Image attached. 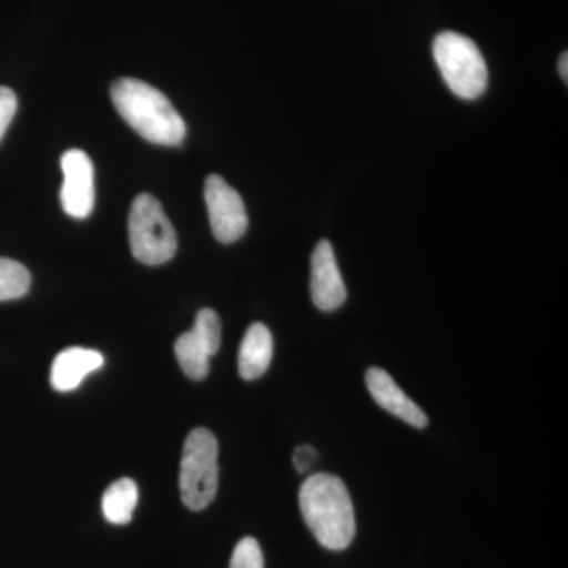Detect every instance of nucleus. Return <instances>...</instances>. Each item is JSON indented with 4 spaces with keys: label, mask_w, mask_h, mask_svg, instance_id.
I'll return each instance as SVG.
<instances>
[{
    "label": "nucleus",
    "mask_w": 568,
    "mask_h": 568,
    "mask_svg": "<svg viewBox=\"0 0 568 568\" xmlns=\"http://www.w3.org/2000/svg\"><path fill=\"white\" fill-rule=\"evenodd\" d=\"M312 298L321 312H335L346 301V286L336 263L334 246L321 241L312 256Z\"/></svg>",
    "instance_id": "6e6552de"
},
{
    "label": "nucleus",
    "mask_w": 568,
    "mask_h": 568,
    "mask_svg": "<svg viewBox=\"0 0 568 568\" xmlns=\"http://www.w3.org/2000/svg\"><path fill=\"white\" fill-rule=\"evenodd\" d=\"M111 99L123 121L144 140L160 145H179L185 140L182 115L148 82L121 78L112 84Z\"/></svg>",
    "instance_id": "f257e3e1"
},
{
    "label": "nucleus",
    "mask_w": 568,
    "mask_h": 568,
    "mask_svg": "<svg viewBox=\"0 0 568 568\" xmlns=\"http://www.w3.org/2000/svg\"><path fill=\"white\" fill-rule=\"evenodd\" d=\"M204 197L216 241L237 242L248 230V215L241 194L222 175L211 174L205 181Z\"/></svg>",
    "instance_id": "423d86ee"
},
{
    "label": "nucleus",
    "mask_w": 568,
    "mask_h": 568,
    "mask_svg": "<svg viewBox=\"0 0 568 568\" xmlns=\"http://www.w3.org/2000/svg\"><path fill=\"white\" fill-rule=\"evenodd\" d=\"M559 73L564 81H568V54L564 52L562 58L559 61Z\"/></svg>",
    "instance_id": "6ab92c4d"
},
{
    "label": "nucleus",
    "mask_w": 568,
    "mask_h": 568,
    "mask_svg": "<svg viewBox=\"0 0 568 568\" xmlns=\"http://www.w3.org/2000/svg\"><path fill=\"white\" fill-rule=\"evenodd\" d=\"M138 499H140V493H138V485L132 478H121V480L114 481L103 495L104 518L111 525H129L132 521L134 508L138 506Z\"/></svg>",
    "instance_id": "f8f14e48"
},
{
    "label": "nucleus",
    "mask_w": 568,
    "mask_h": 568,
    "mask_svg": "<svg viewBox=\"0 0 568 568\" xmlns=\"http://www.w3.org/2000/svg\"><path fill=\"white\" fill-rule=\"evenodd\" d=\"M365 381L369 395L387 413L394 414L395 417L402 418L407 425L416 426L418 429L428 425V417L424 410L398 387L387 372L373 366L366 372Z\"/></svg>",
    "instance_id": "1a4fd4ad"
},
{
    "label": "nucleus",
    "mask_w": 568,
    "mask_h": 568,
    "mask_svg": "<svg viewBox=\"0 0 568 568\" xmlns=\"http://www.w3.org/2000/svg\"><path fill=\"white\" fill-rule=\"evenodd\" d=\"M433 55L448 89L459 99L476 100L487 91V62L469 37L440 32L433 43Z\"/></svg>",
    "instance_id": "7ed1b4c3"
},
{
    "label": "nucleus",
    "mask_w": 568,
    "mask_h": 568,
    "mask_svg": "<svg viewBox=\"0 0 568 568\" xmlns=\"http://www.w3.org/2000/svg\"><path fill=\"white\" fill-rule=\"evenodd\" d=\"M230 568H264L263 549L256 538L245 537L239 541Z\"/></svg>",
    "instance_id": "dca6fc26"
},
{
    "label": "nucleus",
    "mask_w": 568,
    "mask_h": 568,
    "mask_svg": "<svg viewBox=\"0 0 568 568\" xmlns=\"http://www.w3.org/2000/svg\"><path fill=\"white\" fill-rule=\"evenodd\" d=\"M317 459V452L315 447L304 444L295 448L293 463L297 473L304 474L306 470L312 469Z\"/></svg>",
    "instance_id": "a211bd4d"
},
{
    "label": "nucleus",
    "mask_w": 568,
    "mask_h": 568,
    "mask_svg": "<svg viewBox=\"0 0 568 568\" xmlns=\"http://www.w3.org/2000/svg\"><path fill=\"white\" fill-rule=\"evenodd\" d=\"M103 364L104 357L99 351L69 347L52 362L51 386L58 392L74 390L85 377L102 368Z\"/></svg>",
    "instance_id": "9d476101"
},
{
    "label": "nucleus",
    "mask_w": 568,
    "mask_h": 568,
    "mask_svg": "<svg viewBox=\"0 0 568 568\" xmlns=\"http://www.w3.org/2000/svg\"><path fill=\"white\" fill-rule=\"evenodd\" d=\"M130 246L142 264L162 265L178 252V234L152 194L142 193L133 201L129 216Z\"/></svg>",
    "instance_id": "39448f33"
},
{
    "label": "nucleus",
    "mask_w": 568,
    "mask_h": 568,
    "mask_svg": "<svg viewBox=\"0 0 568 568\" xmlns=\"http://www.w3.org/2000/svg\"><path fill=\"white\" fill-rule=\"evenodd\" d=\"M181 496L190 510L211 506L219 491V443L207 428H196L186 437L181 462Z\"/></svg>",
    "instance_id": "20e7f679"
},
{
    "label": "nucleus",
    "mask_w": 568,
    "mask_h": 568,
    "mask_svg": "<svg viewBox=\"0 0 568 568\" xmlns=\"http://www.w3.org/2000/svg\"><path fill=\"white\" fill-rule=\"evenodd\" d=\"M306 526L324 548L342 551L355 536L353 500L346 485L332 474L306 478L298 493Z\"/></svg>",
    "instance_id": "f03ea898"
},
{
    "label": "nucleus",
    "mask_w": 568,
    "mask_h": 568,
    "mask_svg": "<svg viewBox=\"0 0 568 568\" xmlns=\"http://www.w3.org/2000/svg\"><path fill=\"white\" fill-rule=\"evenodd\" d=\"M63 185L61 203L67 215L88 219L95 204L93 189V163L91 156L80 149H70L62 155Z\"/></svg>",
    "instance_id": "0eeeda50"
},
{
    "label": "nucleus",
    "mask_w": 568,
    "mask_h": 568,
    "mask_svg": "<svg viewBox=\"0 0 568 568\" xmlns=\"http://www.w3.org/2000/svg\"><path fill=\"white\" fill-rule=\"evenodd\" d=\"M174 351L179 365L190 379L201 381L209 375L212 355L192 331L179 336Z\"/></svg>",
    "instance_id": "ddd939ff"
},
{
    "label": "nucleus",
    "mask_w": 568,
    "mask_h": 568,
    "mask_svg": "<svg viewBox=\"0 0 568 568\" xmlns=\"http://www.w3.org/2000/svg\"><path fill=\"white\" fill-rule=\"evenodd\" d=\"M31 274L18 261L0 257V302L14 301L29 293Z\"/></svg>",
    "instance_id": "4468645a"
},
{
    "label": "nucleus",
    "mask_w": 568,
    "mask_h": 568,
    "mask_svg": "<svg viewBox=\"0 0 568 568\" xmlns=\"http://www.w3.org/2000/svg\"><path fill=\"white\" fill-rule=\"evenodd\" d=\"M192 332L204 343L211 355L219 353L222 346V321L213 310L204 308L197 313Z\"/></svg>",
    "instance_id": "2eb2a0df"
},
{
    "label": "nucleus",
    "mask_w": 568,
    "mask_h": 568,
    "mask_svg": "<svg viewBox=\"0 0 568 568\" xmlns=\"http://www.w3.org/2000/svg\"><path fill=\"white\" fill-rule=\"evenodd\" d=\"M274 357V338L264 324L250 325L239 351V373L246 381L260 379Z\"/></svg>",
    "instance_id": "9b49d317"
},
{
    "label": "nucleus",
    "mask_w": 568,
    "mask_h": 568,
    "mask_svg": "<svg viewBox=\"0 0 568 568\" xmlns=\"http://www.w3.org/2000/svg\"><path fill=\"white\" fill-rule=\"evenodd\" d=\"M17 110V93L6 88V85H0V141H2L3 134L9 129L11 121H13Z\"/></svg>",
    "instance_id": "f3484780"
}]
</instances>
